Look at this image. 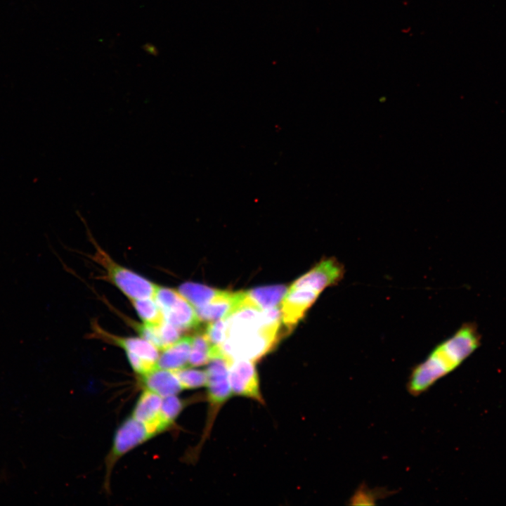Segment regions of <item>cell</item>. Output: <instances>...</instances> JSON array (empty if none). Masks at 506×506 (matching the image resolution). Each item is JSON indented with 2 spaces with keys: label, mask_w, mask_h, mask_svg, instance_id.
I'll use <instances>...</instances> for the list:
<instances>
[{
  "label": "cell",
  "mask_w": 506,
  "mask_h": 506,
  "mask_svg": "<svg viewBox=\"0 0 506 506\" xmlns=\"http://www.w3.org/2000/svg\"><path fill=\"white\" fill-rule=\"evenodd\" d=\"M174 371L183 389H196L207 385V374L206 370L186 367Z\"/></svg>",
  "instance_id": "cell-18"
},
{
  "label": "cell",
  "mask_w": 506,
  "mask_h": 506,
  "mask_svg": "<svg viewBox=\"0 0 506 506\" xmlns=\"http://www.w3.org/2000/svg\"><path fill=\"white\" fill-rule=\"evenodd\" d=\"M184 406L185 403L176 395L162 398V416L169 426L174 422L180 415Z\"/></svg>",
  "instance_id": "cell-19"
},
{
  "label": "cell",
  "mask_w": 506,
  "mask_h": 506,
  "mask_svg": "<svg viewBox=\"0 0 506 506\" xmlns=\"http://www.w3.org/2000/svg\"><path fill=\"white\" fill-rule=\"evenodd\" d=\"M231 360L220 351L209 361L206 370L207 374L208 420L206 433L209 432L214 418L221 407L233 394L229 383V365Z\"/></svg>",
  "instance_id": "cell-5"
},
{
  "label": "cell",
  "mask_w": 506,
  "mask_h": 506,
  "mask_svg": "<svg viewBox=\"0 0 506 506\" xmlns=\"http://www.w3.org/2000/svg\"><path fill=\"white\" fill-rule=\"evenodd\" d=\"M280 322L264 323L259 327L230 332L219 346L230 360L254 361L268 353L277 342Z\"/></svg>",
  "instance_id": "cell-2"
},
{
  "label": "cell",
  "mask_w": 506,
  "mask_h": 506,
  "mask_svg": "<svg viewBox=\"0 0 506 506\" xmlns=\"http://www.w3.org/2000/svg\"><path fill=\"white\" fill-rule=\"evenodd\" d=\"M96 332L99 337L115 344L125 351L126 355H133L142 360L157 365L159 349L145 339L139 337H123L108 333L99 328Z\"/></svg>",
  "instance_id": "cell-10"
},
{
  "label": "cell",
  "mask_w": 506,
  "mask_h": 506,
  "mask_svg": "<svg viewBox=\"0 0 506 506\" xmlns=\"http://www.w3.org/2000/svg\"><path fill=\"white\" fill-rule=\"evenodd\" d=\"M154 434L143 422L132 416L126 418L117 428L112 447L105 459V486L109 489L112 472L117 461L130 450L153 438Z\"/></svg>",
  "instance_id": "cell-4"
},
{
  "label": "cell",
  "mask_w": 506,
  "mask_h": 506,
  "mask_svg": "<svg viewBox=\"0 0 506 506\" xmlns=\"http://www.w3.org/2000/svg\"><path fill=\"white\" fill-rule=\"evenodd\" d=\"M479 344L476 327L469 323L462 325L411 369L406 383L408 392L418 396L428 391L436 382L460 365Z\"/></svg>",
  "instance_id": "cell-1"
},
{
  "label": "cell",
  "mask_w": 506,
  "mask_h": 506,
  "mask_svg": "<svg viewBox=\"0 0 506 506\" xmlns=\"http://www.w3.org/2000/svg\"><path fill=\"white\" fill-rule=\"evenodd\" d=\"M178 291L195 309L216 299L226 292L190 282L181 285Z\"/></svg>",
  "instance_id": "cell-15"
},
{
  "label": "cell",
  "mask_w": 506,
  "mask_h": 506,
  "mask_svg": "<svg viewBox=\"0 0 506 506\" xmlns=\"http://www.w3.org/2000/svg\"><path fill=\"white\" fill-rule=\"evenodd\" d=\"M228 379L233 394L264 402L254 361L247 359L231 361Z\"/></svg>",
  "instance_id": "cell-7"
},
{
  "label": "cell",
  "mask_w": 506,
  "mask_h": 506,
  "mask_svg": "<svg viewBox=\"0 0 506 506\" xmlns=\"http://www.w3.org/2000/svg\"><path fill=\"white\" fill-rule=\"evenodd\" d=\"M131 301L143 323L159 324L164 320L163 313L154 297L138 299Z\"/></svg>",
  "instance_id": "cell-16"
},
{
  "label": "cell",
  "mask_w": 506,
  "mask_h": 506,
  "mask_svg": "<svg viewBox=\"0 0 506 506\" xmlns=\"http://www.w3.org/2000/svg\"><path fill=\"white\" fill-rule=\"evenodd\" d=\"M162 313L166 321L181 331L197 327L200 322L194 306L180 293Z\"/></svg>",
  "instance_id": "cell-11"
},
{
  "label": "cell",
  "mask_w": 506,
  "mask_h": 506,
  "mask_svg": "<svg viewBox=\"0 0 506 506\" xmlns=\"http://www.w3.org/2000/svg\"><path fill=\"white\" fill-rule=\"evenodd\" d=\"M141 377L145 389L157 394L162 398L177 395L183 390L174 370L157 367Z\"/></svg>",
  "instance_id": "cell-12"
},
{
  "label": "cell",
  "mask_w": 506,
  "mask_h": 506,
  "mask_svg": "<svg viewBox=\"0 0 506 506\" xmlns=\"http://www.w3.org/2000/svg\"><path fill=\"white\" fill-rule=\"evenodd\" d=\"M321 292L309 288L287 290L282 300L281 318L287 332H290L304 318Z\"/></svg>",
  "instance_id": "cell-8"
},
{
  "label": "cell",
  "mask_w": 506,
  "mask_h": 506,
  "mask_svg": "<svg viewBox=\"0 0 506 506\" xmlns=\"http://www.w3.org/2000/svg\"><path fill=\"white\" fill-rule=\"evenodd\" d=\"M182 331L165 320L159 324L161 349L168 347L178 341Z\"/></svg>",
  "instance_id": "cell-20"
},
{
  "label": "cell",
  "mask_w": 506,
  "mask_h": 506,
  "mask_svg": "<svg viewBox=\"0 0 506 506\" xmlns=\"http://www.w3.org/2000/svg\"><path fill=\"white\" fill-rule=\"evenodd\" d=\"M382 494L380 492H377L369 488H365V486H361L353 494L350 499L352 505H374L376 500L378 499L377 495Z\"/></svg>",
  "instance_id": "cell-22"
},
{
  "label": "cell",
  "mask_w": 506,
  "mask_h": 506,
  "mask_svg": "<svg viewBox=\"0 0 506 506\" xmlns=\"http://www.w3.org/2000/svg\"><path fill=\"white\" fill-rule=\"evenodd\" d=\"M287 292L285 285H279L252 289L246 293L254 308L266 310L278 307Z\"/></svg>",
  "instance_id": "cell-14"
},
{
  "label": "cell",
  "mask_w": 506,
  "mask_h": 506,
  "mask_svg": "<svg viewBox=\"0 0 506 506\" xmlns=\"http://www.w3.org/2000/svg\"><path fill=\"white\" fill-rule=\"evenodd\" d=\"M193 337L180 338L162 349L157 360L158 368L177 370L188 366Z\"/></svg>",
  "instance_id": "cell-13"
},
{
  "label": "cell",
  "mask_w": 506,
  "mask_h": 506,
  "mask_svg": "<svg viewBox=\"0 0 506 506\" xmlns=\"http://www.w3.org/2000/svg\"><path fill=\"white\" fill-rule=\"evenodd\" d=\"M212 346L205 333L193 337L188 366L196 367L208 363L212 357Z\"/></svg>",
  "instance_id": "cell-17"
},
{
  "label": "cell",
  "mask_w": 506,
  "mask_h": 506,
  "mask_svg": "<svg viewBox=\"0 0 506 506\" xmlns=\"http://www.w3.org/2000/svg\"><path fill=\"white\" fill-rule=\"evenodd\" d=\"M344 264L337 258L322 259L307 273L296 280L289 290L309 287L322 292L329 287L337 285L345 275Z\"/></svg>",
  "instance_id": "cell-6"
},
{
  "label": "cell",
  "mask_w": 506,
  "mask_h": 506,
  "mask_svg": "<svg viewBox=\"0 0 506 506\" xmlns=\"http://www.w3.org/2000/svg\"><path fill=\"white\" fill-rule=\"evenodd\" d=\"M162 396L145 389L138 398L131 416L145 424L156 436L170 427L162 416Z\"/></svg>",
  "instance_id": "cell-9"
},
{
  "label": "cell",
  "mask_w": 506,
  "mask_h": 506,
  "mask_svg": "<svg viewBox=\"0 0 506 506\" xmlns=\"http://www.w3.org/2000/svg\"><path fill=\"white\" fill-rule=\"evenodd\" d=\"M94 259L100 264L106 271V277L115 285L130 301L154 297L157 286L134 272L133 271L116 263L100 247L96 245Z\"/></svg>",
  "instance_id": "cell-3"
},
{
  "label": "cell",
  "mask_w": 506,
  "mask_h": 506,
  "mask_svg": "<svg viewBox=\"0 0 506 506\" xmlns=\"http://www.w3.org/2000/svg\"><path fill=\"white\" fill-rule=\"evenodd\" d=\"M226 319L222 318L209 322L206 330V336L213 346H219L225 339Z\"/></svg>",
  "instance_id": "cell-21"
}]
</instances>
